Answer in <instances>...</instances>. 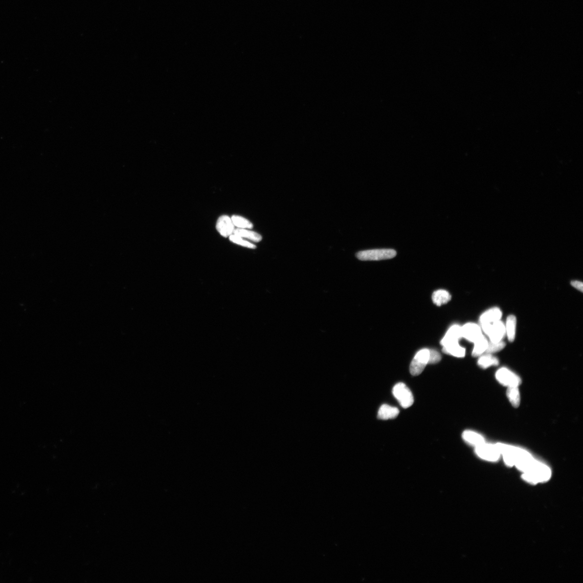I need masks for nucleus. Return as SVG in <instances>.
<instances>
[{
  "mask_svg": "<svg viewBox=\"0 0 583 583\" xmlns=\"http://www.w3.org/2000/svg\"><path fill=\"white\" fill-rule=\"evenodd\" d=\"M399 412V410L397 407H392L388 404H383L378 411V418L383 420L393 419L397 417Z\"/></svg>",
  "mask_w": 583,
  "mask_h": 583,
  "instance_id": "ddd939ff",
  "label": "nucleus"
},
{
  "mask_svg": "<svg viewBox=\"0 0 583 583\" xmlns=\"http://www.w3.org/2000/svg\"><path fill=\"white\" fill-rule=\"evenodd\" d=\"M502 316L500 309L494 308L487 311L481 315L480 318L481 324H493L500 320Z\"/></svg>",
  "mask_w": 583,
  "mask_h": 583,
  "instance_id": "f8f14e48",
  "label": "nucleus"
},
{
  "mask_svg": "<svg viewBox=\"0 0 583 583\" xmlns=\"http://www.w3.org/2000/svg\"><path fill=\"white\" fill-rule=\"evenodd\" d=\"M229 239H230V240L232 242L235 243L236 244H238V245H239V246H241L247 247L249 248H252V249L256 248V246H255V245H254L253 244H252L251 243H249L248 241H245L244 238H243L241 237H239L238 236H237L236 235H234V234H233V235H232L231 236L229 237Z\"/></svg>",
  "mask_w": 583,
  "mask_h": 583,
  "instance_id": "5701e85b",
  "label": "nucleus"
},
{
  "mask_svg": "<svg viewBox=\"0 0 583 583\" xmlns=\"http://www.w3.org/2000/svg\"><path fill=\"white\" fill-rule=\"evenodd\" d=\"M429 360L428 364H435L439 362L441 360L440 354L437 351L429 350Z\"/></svg>",
  "mask_w": 583,
  "mask_h": 583,
  "instance_id": "393cba45",
  "label": "nucleus"
},
{
  "mask_svg": "<svg viewBox=\"0 0 583 583\" xmlns=\"http://www.w3.org/2000/svg\"><path fill=\"white\" fill-rule=\"evenodd\" d=\"M506 464L509 467L515 466V463L520 457L527 453L528 451L519 448L505 445L496 444Z\"/></svg>",
  "mask_w": 583,
  "mask_h": 583,
  "instance_id": "7ed1b4c3",
  "label": "nucleus"
},
{
  "mask_svg": "<svg viewBox=\"0 0 583 583\" xmlns=\"http://www.w3.org/2000/svg\"><path fill=\"white\" fill-rule=\"evenodd\" d=\"M473 343H474V347H473L472 352V356L473 357L480 356L486 351L489 342L486 337L483 335Z\"/></svg>",
  "mask_w": 583,
  "mask_h": 583,
  "instance_id": "6ab92c4d",
  "label": "nucleus"
},
{
  "mask_svg": "<svg viewBox=\"0 0 583 583\" xmlns=\"http://www.w3.org/2000/svg\"><path fill=\"white\" fill-rule=\"evenodd\" d=\"M397 252L393 249H375L362 251L357 253L356 256L362 261H379L394 258Z\"/></svg>",
  "mask_w": 583,
  "mask_h": 583,
  "instance_id": "f03ea898",
  "label": "nucleus"
},
{
  "mask_svg": "<svg viewBox=\"0 0 583 583\" xmlns=\"http://www.w3.org/2000/svg\"><path fill=\"white\" fill-rule=\"evenodd\" d=\"M506 335V327L500 320L492 324L487 333V335L490 338L491 342H492L502 341Z\"/></svg>",
  "mask_w": 583,
  "mask_h": 583,
  "instance_id": "9d476101",
  "label": "nucleus"
},
{
  "mask_svg": "<svg viewBox=\"0 0 583 583\" xmlns=\"http://www.w3.org/2000/svg\"><path fill=\"white\" fill-rule=\"evenodd\" d=\"M462 337L461 327L457 325H452L441 340V344L444 346L450 343L459 342Z\"/></svg>",
  "mask_w": 583,
  "mask_h": 583,
  "instance_id": "9b49d317",
  "label": "nucleus"
},
{
  "mask_svg": "<svg viewBox=\"0 0 583 583\" xmlns=\"http://www.w3.org/2000/svg\"><path fill=\"white\" fill-rule=\"evenodd\" d=\"M461 330L462 337L471 342H474L482 335L480 326L472 322L466 324Z\"/></svg>",
  "mask_w": 583,
  "mask_h": 583,
  "instance_id": "1a4fd4ad",
  "label": "nucleus"
},
{
  "mask_svg": "<svg viewBox=\"0 0 583 583\" xmlns=\"http://www.w3.org/2000/svg\"><path fill=\"white\" fill-rule=\"evenodd\" d=\"M571 284L572 286H573L574 288L577 289L578 290L580 291L581 292H583V284L582 282H579V281H577V280L572 281V282H571Z\"/></svg>",
  "mask_w": 583,
  "mask_h": 583,
  "instance_id": "a878e982",
  "label": "nucleus"
},
{
  "mask_svg": "<svg viewBox=\"0 0 583 583\" xmlns=\"http://www.w3.org/2000/svg\"><path fill=\"white\" fill-rule=\"evenodd\" d=\"M507 395L510 403H511L513 407H518L520 402V397L518 387H508L507 391Z\"/></svg>",
  "mask_w": 583,
  "mask_h": 583,
  "instance_id": "aec40b11",
  "label": "nucleus"
},
{
  "mask_svg": "<svg viewBox=\"0 0 583 583\" xmlns=\"http://www.w3.org/2000/svg\"><path fill=\"white\" fill-rule=\"evenodd\" d=\"M393 394L404 408H408L413 405L414 402L413 395L404 383L401 382L395 385Z\"/></svg>",
  "mask_w": 583,
  "mask_h": 583,
  "instance_id": "20e7f679",
  "label": "nucleus"
},
{
  "mask_svg": "<svg viewBox=\"0 0 583 583\" xmlns=\"http://www.w3.org/2000/svg\"><path fill=\"white\" fill-rule=\"evenodd\" d=\"M551 476V471L549 467L535 460L529 469L523 472L522 477L529 483L537 484L548 481Z\"/></svg>",
  "mask_w": 583,
  "mask_h": 583,
  "instance_id": "f257e3e1",
  "label": "nucleus"
},
{
  "mask_svg": "<svg viewBox=\"0 0 583 583\" xmlns=\"http://www.w3.org/2000/svg\"><path fill=\"white\" fill-rule=\"evenodd\" d=\"M475 452L481 459L491 462L498 461L501 455L496 445L485 443L476 447Z\"/></svg>",
  "mask_w": 583,
  "mask_h": 583,
  "instance_id": "423d86ee",
  "label": "nucleus"
},
{
  "mask_svg": "<svg viewBox=\"0 0 583 583\" xmlns=\"http://www.w3.org/2000/svg\"><path fill=\"white\" fill-rule=\"evenodd\" d=\"M216 229L222 236L227 238L233 235L235 226L233 224L231 218L223 215L218 219Z\"/></svg>",
  "mask_w": 583,
  "mask_h": 583,
  "instance_id": "6e6552de",
  "label": "nucleus"
},
{
  "mask_svg": "<svg viewBox=\"0 0 583 583\" xmlns=\"http://www.w3.org/2000/svg\"><path fill=\"white\" fill-rule=\"evenodd\" d=\"M233 234L243 238L248 239L253 242L258 243L262 240V237L259 234L247 229L237 228L234 231Z\"/></svg>",
  "mask_w": 583,
  "mask_h": 583,
  "instance_id": "a211bd4d",
  "label": "nucleus"
},
{
  "mask_svg": "<svg viewBox=\"0 0 583 583\" xmlns=\"http://www.w3.org/2000/svg\"><path fill=\"white\" fill-rule=\"evenodd\" d=\"M234 225L238 228L252 229L253 224L247 219L240 216L233 215L231 217Z\"/></svg>",
  "mask_w": 583,
  "mask_h": 583,
  "instance_id": "4be33fe9",
  "label": "nucleus"
},
{
  "mask_svg": "<svg viewBox=\"0 0 583 583\" xmlns=\"http://www.w3.org/2000/svg\"><path fill=\"white\" fill-rule=\"evenodd\" d=\"M429 349L426 348L423 349L416 354L410 366V372L412 376H419L424 371L429 363Z\"/></svg>",
  "mask_w": 583,
  "mask_h": 583,
  "instance_id": "39448f33",
  "label": "nucleus"
},
{
  "mask_svg": "<svg viewBox=\"0 0 583 583\" xmlns=\"http://www.w3.org/2000/svg\"><path fill=\"white\" fill-rule=\"evenodd\" d=\"M462 437L468 444L475 447L485 443V440L482 436L471 430L463 432Z\"/></svg>",
  "mask_w": 583,
  "mask_h": 583,
  "instance_id": "2eb2a0df",
  "label": "nucleus"
},
{
  "mask_svg": "<svg viewBox=\"0 0 583 583\" xmlns=\"http://www.w3.org/2000/svg\"><path fill=\"white\" fill-rule=\"evenodd\" d=\"M517 319L516 316L513 315H509L507 317L506 327V333L508 340L513 342L516 336Z\"/></svg>",
  "mask_w": 583,
  "mask_h": 583,
  "instance_id": "f3484780",
  "label": "nucleus"
},
{
  "mask_svg": "<svg viewBox=\"0 0 583 583\" xmlns=\"http://www.w3.org/2000/svg\"><path fill=\"white\" fill-rule=\"evenodd\" d=\"M496 378L499 383L508 387H518L521 383V380L517 375L506 368L498 369Z\"/></svg>",
  "mask_w": 583,
  "mask_h": 583,
  "instance_id": "0eeeda50",
  "label": "nucleus"
},
{
  "mask_svg": "<svg viewBox=\"0 0 583 583\" xmlns=\"http://www.w3.org/2000/svg\"><path fill=\"white\" fill-rule=\"evenodd\" d=\"M498 363L497 358L492 356L491 354H488V355L487 354V355L481 357L478 360V365L483 368L497 366Z\"/></svg>",
  "mask_w": 583,
  "mask_h": 583,
  "instance_id": "412c9836",
  "label": "nucleus"
},
{
  "mask_svg": "<svg viewBox=\"0 0 583 583\" xmlns=\"http://www.w3.org/2000/svg\"><path fill=\"white\" fill-rule=\"evenodd\" d=\"M451 299V296L448 292L444 290H439L434 292L432 295L433 303L437 306H441L448 303Z\"/></svg>",
  "mask_w": 583,
  "mask_h": 583,
  "instance_id": "dca6fc26",
  "label": "nucleus"
},
{
  "mask_svg": "<svg viewBox=\"0 0 583 583\" xmlns=\"http://www.w3.org/2000/svg\"><path fill=\"white\" fill-rule=\"evenodd\" d=\"M442 351L447 355L457 358H463L466 355V349L461 347L459 345V342L450 343L444 346Z\"/></svg>",
  "mask_w": 583,
  "mask_h": 583,
  "instance_id": "4468645a",
  "label": "nucleus"
},
{
  "mask_svg": "<svg viewBox=\"0 0 583 583\" xmlns=\"http://www.w3.org/2000/svg\"><path fill=\"white\" fill-rule=\"evenodd\" d=\"M506 343L503 341L498 342H489L486 352L487 354H492L500 351L506 346Z\"/></svg>",
  "mask_w": 583,
  "mask_h": 583,
  "instance_id": "b1692460",
  "label": "nucleus"
}]
</instances>
